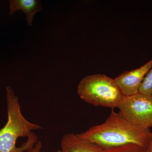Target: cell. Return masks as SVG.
I'll use <instances>...</instances> for the list:
<instances>
[{
  "instance_id": "6da1fadb",
  "label": "cell",
  "mask_w": 152,
  "mask_h": 152,
  "mask_svg": "<svg viewBox=\"0 0 152 152\" xmlns=\"http://www.w3.org/2000/svg\"><path fill=\"white\" fill-rule=\"evenodd\" d=\"M78 136L104 149L135 144L147 149L152 138L150 129L135 126L119 113L112 111L105 122L94 126Z\"/></svg>"
},
{
  "instance_id": "7a4b0ae2",
  "label": "cell",
  "mask_w": 152,
  "mask_h": 152,
  "mask_svg": "<svg viewBox=\"0 0 152 152\" xmlns=\"http://www.w3.org/2000/svg\"><path fill=\"white\" fill-rule=\"evenodd\" d=\"M8 121L0 129V152H26L38 141L32 131L42 129L40 125L30 122L21 111L18 97L12 88H6Z\"/></svg>"
},
{
  "instance_id": "3957f363",
  "label": "cell",
  "mask_w": 152,
  "mask_h": 152,
  "mask_svg": "<svg viewBox=\"0 0 152 152\" xmlns=\"http://www.w3.org/2000/svg\"><path fill=\"white\" fill-rule=\"evenodd\" d=\"M82 99L95 106L119 108L125 96L115 80L103 74L86 76L77 87Z\"/></svg>"
},
{
  "instance_id": "277c9868",
  "label": "cell",
  "mask_w": 152,
  "mask_h": 152,
  "mask_svg": "<svg viewBox=\"0 0 152 152\" xmlns=\"http://www.w3.org/2000/svg\"><path fill=\"white\" fill-rule=\"evenodd\" d=\"M118 108L119 113L132 124L144 129L152 127V97L140 93L125 97Z\"/></svg>"
},
{
  "instance_id": "5b68a950",
  "label": "cell",
  "mask_w": 152,
  "mask_h": 152,
  "mask_svg": "<svg viewBox=\"0 0 152 152\" xmlns=\"http://www.w3.org/2000/svg\"><path fill=\"white\" fill-rule=\"evenodd\" d=\"M152 66V59L140 67L124 72L114 79L125 97L139 94L142 82Z\"/></svg>"
},
{
  "instance_id": "8992f818",
  "label": "cell",
  "mask_w": 152,
  "mask_h": 152,
  "mask_svg": "<svg viewBox=\"0 0 152 152\" xmlns=\"http://www.w3.org/2000/svg\"><path fill=\"white\" fill-rule=\"evenodd\" d=\"M63 152H103L104 149L95 143L80 138L77 134L68 133L61 141Z\"/></svg>"
},
{
  "instance_id": "52a82bcc",
  "label": "cell",
  "mask_w": 152,
  "mask_h": 152,
  "mask_svg": "<svg viewBox=\"0 0 152 152\" xmlns=\"http://www.w3.org/2000/svg\"><path fill=\"white\" fill-rule=\"evenodd\" d=\"M40 1L36 0H11L10 1V15L16 11L21 10L26 14V23L29 26L32 25L33 19L36 13L42 10Z\"/></svg>"
},
{
  "instance_id": "ba28073f",
  "label": "cell",
  "mask_w": 152,
  "mask_h": 152,
  "mask_svg": "<svg viewBox=\"0 0 152 152\" xmlns=\"http://www.w3.org/2000/svg\"><path fill=\"white\" fill-rule=\"evenodd\" d=\"M103 152H147V150L137 144H129L105 149Z\"/></svg>"
},
{
  "instance_id": "9c48e42d",
  "label": "cell",
  "mask_w": 152,
  "mask_h": 152,
  "mask_svg": "<svg viewBox=\"0 0 152 152\" xmlns=\"http://www.w3.org/2000/svg\"><path fill=\"white\" fill-rule=\"evenodd\" d=\"M139 91L140 94L152 97V66L144 78Z\"/></svg>"
},
{
  "instance_id": "30bf717a",
  "label": "cell",
  "mask_w": 152,
  "mask_h": 152,
  "mask_svg": "<svg viewBox=\"0 0 152 152\" xmlns=\"http://www.w3.org/2000/svg\"><path fill=\"white\" fill-rule=\"evenodd\" d=\"M42 148V142L40 141H38L33 148L26 152H41Z\"/></svg>"
},
{
  "instance_id": "8fae6325",
  "label": "cell",
  "mask_w": 152,
  "mask_h": 152,
  "mask_svg": "<svg viewBox=\"0 0 152 152\" xmlns=\"http://www.w3.org/2000/svg\"><path fill=\"white\" fill-rule=\"evenodd\" d=\"M147 152H152V138L150 142L149 146L147 149Z\"/></svg>"
},
{
  "instance_id": "7c38bea8",
  "label": "cell",
  "mask_w": 152,
  "mask_h": 152,
  "mask_svg": "<svg viewBox=\"0 0 152 152\" xmlns=\"http://www.w3.org/2000/svg\"><path fill=\"white\" fill-rule=\"evenodd\" d=\"M57 152H63L61 150H58Z\"/></svg>"
}]
</instances>
